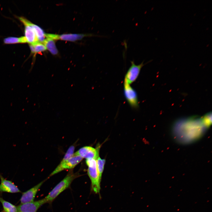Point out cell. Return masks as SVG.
Segmentation results:
<instances>
[{
    "label": "cell",
    "instance_id": "1",
    "mask_svg": "<svg viewBox=\"0 0 212 212\" xmlns=\"http://www.w3.org/2000/svg\"><path fill=\"white\" fill-rule=\"evenodd\" d=\"M208 128L203 124L201 117L193 116L176 121L173 127L176 139L183 143H188L200 138Z\"/></svg>",
    "mask_w": 212,
    "mask_h": 212
},
{
    "label": "cell",
    "instance_id": "2",
    "mask_svg": "<svg viewBox=\"0 0 212 212\" xmlns=\"http://www.w3.org/2000/svg\"><path fill=\"white\" fill-rule=\"evenodd\" d=\"M77 174L69 172L66 177L49 192L44 198L46 203H51L62 192L68 188Z\"/></svg>",
    "mask_w": 212,
    "mask_h": 212
},
{
    "label": "cell",
    "instance_id": "3",
    "mask_svg": "<svg viewBox=\"0 0 212 212\" xmlns=\"http://www.w3.org/2000/svg\"><path fill=\"white\" fill-rule=\"evenodd\" d=\"M96 160L93 159H87L86 163L88 166L87 172L91 181L92 190L95 193L99 194L101 180L97 170Z\"/></svg>",
    "mask_w": 212,
    "mask_h": 212
},
{
    "label": "cell",
    "instance_id": "4",
    "mask_svg": "<svg viewBox=\"0 0 212 212\" xmlns=\"http://www.w3.org/2000/svg\"><path fill=\"white\" fill-rule=\"evenodd\" d=\"M123 87L124 95L128 104L132 108H138L139 102L136 90L125 80Z\"/></svg>",
    "mask_w": 212,
    "mask_h": 212
},
{
    "label": "cell",
    "instance_id": "5",
    "mask_svg": "<svg viewBox=\"0 0 212 212\" xmlns=\"http://www.w3.org/2000/svg\"><path fill=\"white\" fill-rule=\"evenodd\" d=\"M131 65L127 71L124 80L130 85L136 81L140 74L141 70L144 65L143 62L139 64H136L131 61Z\"/></svg>",
    "mask_w": 212,
    "mask_h": 212
},
{
    "label": "cell",
    "instance_id": "6",
    "mask_svg": "<svg viewBox=\"0 0 212 212\" xmlns=\"http://www.w3.org/2000/svg\"><path fill=\"white\" fill-rule=\"evenodd\" d=\"M80 156L74 155L69 160L62 164H59L54 170L51 173L49 177L52 176L63 170L71 169L74 168L82 160Z\"/></svg>",
    "mask_w": 212,
    "mask_h": 212
},
{
    "label": "cell",
    "instance_id": "7",
    "mask_svg": "<svg viewBox=\"0 0 212 212\" xmlns=\"http://www.w3.org/2000/svg\"><path fill=\"white\" fill-rule=\"evenodd\" d=\"M18 18L24 26V37L27 42L32 44L39 42L34 29L29 24V20L23 17Z\"/></svg>",
    "mask_w": 212,
    "mask_h": 212
},
{
    "label": "cell",
    "instance_id": "8",
    "mask_svg": "<svg viewBox=\"0 0 212 212\" xmlns=\"http://www.w3.org/2000/svg\"><path fill=\"white\" fill-rule=\"evenodd\" d=\"M100 148L99 145L95 148L91 146H84L79 149L74 154L79 155L83 158H91L96 160L99 157Z\"/></svg>",
    "mask_w": 212,
    "mask_h": 212
},
{
    "label": "cell",
    "instance_id": "9",
    "mask_svg": "<svg viewBox=\"0 0 212 212\" xmlns=\"http://www.w3.org/2000/svg\"><path fill=\"white\" fill-rule=\"evenodd\" d=\"M94 36L92 34H68L58 35L51 34H46L47 38H51L54 40H61L74 42L81 39L83 37L88 36Z\"/></svg>",
    "mask_w": 212,
    "mask_h": 212
},
{
    "label": "cell",
    "instance_id": "10",
    "mask_svg": "<svg viewBox=\"0 0 212 212\" xmlns=\"http://www.w3.org/2000/svg\"><path fill=\"white\" fill-rule=\"evenodd\" d=\"M44 180L43 181L22 193L20 199L21 204L34 201L36 195Z\"/></svg>",
    "mask_w": 212,
    "mask_h": 212
},
{
    "label": "cell",
    "instance_id": "11",
    "mask_svg": "<svg viewBox=\"0 0 212 212\" xmlns=\"http://www.w3.org/2000/svg\"><path fill=\"white\" fill-rule=\"evenodd\" d=\"M46 203L44 198L20 204L17 206L19 212H37L39 208Z\"/></svg>",
    "mask_w": 212,
    "mask_h": 212
},
{
    "label": "cell",
    "instance_id": "12",
    "mask_svg": "<svg viewBox=\"0 0 212 212\" xmlns=\"http://www.w3.org/2000/svg\"><path fill=\"white\" fill-rule=\"evenodd\" d=\"M0 192L11 193L21 192L18 187L11 181L5 179L0 173Z\"/></svg>",
    "mask_w": 212,
    "mask_h": 212
},
{
    "label": "cell",
    "instance_id": "13",
    "mask_svg": "<svg viewBox=\"0 0 212 212\" xmlns=\"http://www.w3.org/2000/svg\"><path fill=\"white\" fill-rule=\"evenodd\" d=\"M45 46L47 49L53 55H57L58 51L56 46L54 40L51 38H47L42 43Z\"/></svg>",
    "mask_w": 212,
    "mask_h": 212
},
{
    "label": "cell",
    "instance_id": "14",
    "mask_svg": "<svg viewBox=\"0 0 212 212\" xmlns=\"http://www.w3.org/2000/svg\"><path fill=\"white\" fill-rule=\"evenodd\" d=\"M29 24L34 29L38 41L42 43L46 38V33H44L43 29L40 27L32 23L29 21Z\"/></svg>",
    "mask_w": 212,
    "mask_h": 212
},
{
    "label": "cell",
    "instance_id": "15",
    "mask_svg": "<svg viewBox=\"0 0 212 212\" xmlns=\"http://www.w3.org/2000/svg\"><path fill=\"white\" fill-rule=\"evenodd\" d=\"M0 202L3 207V212H19L17 206L4 200L0 196Z\"/></svg>",
    "mask_w": 212,
    "mask_h": 212
},
{
    "label": "cell",
    "instance_id": "16",
    "mask_svg": "<svg viewBox=\"0 0 212 212\" xmlns=\"http://www.w3.org/2000/svg\"><path fill=\"white\" fill-rule=\"evenodd\" d=\"M29 45L31 52L34 54L44 52L47 49L44 45L39 42Z\"/></svg>",
    "mask_w": 212,
    "mask_h": 212
},
{
    "label": "cell",
    "instance_id": "17",
    "mask_svg": "<svg viewBox=\"0 0 212 212\" xmlns=\"http://www.w3.org/2000/svg\"><path fill=\"white\" fill-rule=\"evenodd\" d=\"M4 42L5 44H7L27 43L26 39L24 36L20 37H7L4 39Z\"/></svg>",
    "mask_w": 212,
    "mask_h": 212
},
{
    "label": "cell",
    "instance_id": "18",
    "mask_svg": "<svg viewBox=\"0 0 212 212\" xmlns=\"http://www.w3.org/2000/svg\"><path fill=\"white\" fill-rule=\"evenodd\" d=\"M97 170L100 178L101 180L102 176L105 163V160L102 159L99 156L96 160Z\"/></svg>",
    "mask_w": 212,
    "mask_h": 212
},
{
    "label": "cell",
    "instance_id": "19",
    "mask_svg": "<svg viewBox=\"0 0 212 212\" xmlns=\"http://www.w3.org/2000/svg\"><path fill=\"white\" fill-rule=\"evenodd\" d=\"M74 149L75 147L74 145L70 146L69 148L63 158L59 164H62L64 163L72 157L74 154Z\"/></svg>",
    "mask_w": 212,
    "mask_h": 212
},
{
    "label": "cell",
    "instance_id": "20",
    "mask_svg": "<svg viewBox=\"0 0 212 212\" xmlns=\"http://www.w3.org/2000/svg\"><path fill=\"white\" fill-rule=\"evenodd\" d=\"M202 122L205 126L208 128L210 127L212 123V113H208L201 117Z\"/></svg>",
    "mask_w": 212,
    "mask_h": 212
}]
</instances>
